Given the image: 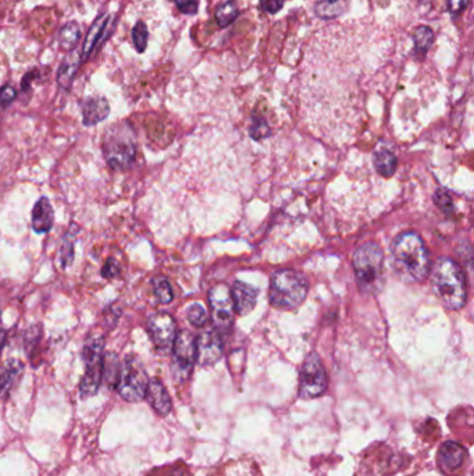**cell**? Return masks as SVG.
<instances>
[{"label":"cell","mask_w":474,"mask_h":476,"mask_svg":"<svg viewBox=\"0 0 474 476\" xmlns=\"http://www.w3.org/2000/svg\"><path fill=\"white\" fill-rule=\"evenodd\" d=\"M392 268L408 283L423 282L430 272V258L422 237L413 232L399 234L391 245Z\"/></svg>","instance_id":"6da1fadb"},{"label":"cell","mask_w":474,"mask_h":476,"mask_svg":"<svg viewBox=\"0 0 474 476\" xmlns=\"http://www.w3.org/2000/svg\"><path fill=\"white\" fill-rule=\"evenodd\" d=\"M431 285L438 299L452 311L466 305L468 288L462 268L449 258H439L431 272Z\"/></svg>","instance_id":"7a4b0ae2"},{"label":"cell","mask_w":474,"mask_h":476,"mask_svg":"<svg viewBox=\"0 0 474 476\" xmlns=\"http://www.w3.org/2000/svg\"><path fill=\"white\" fill-rule=\"evenodd\" d=\"M104 159L110 169L123 172L130 169L137 157V137L127 121L110 126L102 140Z\"/></svg>","instance_id":"3957f363"},{"label":"cell","mask_w":474,"mask_h":476,"mask_svg":"<svg viewBox=\"0 0 474 476\" xmlns=\"http://www.w3.org/2000/svg\"><path fill=\"white\" fill-rule=\"evenodd\" d=\"M358 285L363 292L376 294L384 285V252L377 242L360 245L352 256Z\"/></svg>","instance_id":"277c9868"},{"label":"cell","mask_w":474,"mask_h":476,"mask_svg":"<svg viewBox=\"0 0 474 476\" xmlns=\"http://www.w3.org/2000/svg\"><path fill=\"white\" fill-rule=\"evenodd\" d=\"M308 291V280L300 272L284 269L273 275L269 299L274 308L292 311L305 302Z\"/></svg>","instance_id":"5b68a950"},{"label":"cell","mask_w":474,"mask_h":476,"mask_svg":"<svg viewBox=\"0 0 474 476\" xmlns=\"http://www.w3.org/2000/svg\"><path fill=\"white\" fill-rule=\"evenodd\" d=\"M103 358H104V335L99 332L88 334L83 359L85 364V374L80 383V394L83 398L95 395L102 384L103 376Z\"/></svg>","instance_id":"8992f818"},{"label":"cell","mask_w":474,"mask_h":476,"mask_svg":"<svg viewBox=\"0 0 474 476\" xmlns=\"http://www.w3.org/2000/svg\"><path fill=\"white\" fill-rule=\"evenodd\" d=\"M147 383L149 378L142 362L134 355L127 357L124 364L121 365L120 376L116 386L120 397L130 403L142 401L146 394Z\"/></svg>","instance_id":"52a82bcc"},{"label":"cell","mask_w":474,"mask_h":476,"mask_svg":"<svg viewBox=\"0 0 474 476\" xmlns=\"http://www.w3.org/2000/svg\"><path fill=\"white\" fill-rule=\"evenodd\" d=\"M329 379L322 359L312 352L303 362L299 381V394L302 398H316L324 394Z\"/></svg>","instance_id":"ba28073f"},{"label":"cell","mask_w":474,"mask_h":476,"mask_svg":"<svg viewBox=\"0 0 474 476\" xmlns=\"http://www.w3.org/2000/svg\"><path fill=\"white\" fill-rule=\"evenodd\" d=\"M146 329L154 345V350L159 354L167 355L171 352L177 337V325L170 314L167 312L152 314L147 318Z\"/></svg>","instance_id":"9c48e42d"},{"label":"cell","mask_w":474,"mask_h":476,"mask_svg":"<svg viewBox=\"0 0 474 476\" xmlns=\"http://www.w3.org/2000/svg\"><path fill=\"white\" fill-rule=\"evenodd\" d=\"M173 375L176 381L188 379L196 362V338L190 331L177 333L173 345Z\"/></svg>","instance_id":"30bf717a"},{"label":"cell","mask_w":474,"mask_h":476,"mask_svg":"<svg viewBox=\"0 0 474 476\" xmlns=\"http://www.w3.org/2000/svg\"><path fill=\"white\" fill-rule=\"evenodd\" d=\"M207 298L216 329L227 332L234 323V314H236L230 287L217 285L209 291Z\"/></svg>","instance_id":"8fae6325"},{"label":"cell","mask_w":474,"mask_h":476,"mask_svg":"<svg viewBox=\"0 0 474 476\" xmlns=\"http://www.w3.org/2000/svg\"><path fill=\"white\" fill-rule=\"evenodd\" d=\"M223 354V341L216 328H205L196 338V361L213 365Z\"/></svg>","instance_id":"7c38bea8"},{"label":"cell","mask_w":474,"mask_h":476,"mask_svg":"<svg viewBox=\"0 0 474 476\" xmlns=\"http://www.w3.org/2000/svg\"><path fill=\"white\" fill-rule=\"evenodd\" d=\"M145 398L150 404V407L162 417H166L173 410L171 397L164 387V384L159 379H150L147 383Z\"/></svg>","instance_id":"4fadbf2b"},{"label":"cell","mask_w":474,"mask_h":476,"mask_svg":"<svg viewBox=\"0 0 474 476\" xmlns=\"http://www.w3.org/2000/svg\"><path fill=\"white\" fill-rule=\"evenodd\" d=\"M468 458V451L465 447L455 441H446L441 446L438 453V463L439 467L448 472L452 474L454 471L459 470Z\"/></svg>","instance_id":"5bb4252c"},{"label":"cell","mask_w":474,"mask_h":476,"mask_svg":"<svg viewBox=\"0 0 474 476\" xmlns=\"http://www.w3.org/2000/svg\"><path fill=\"white\" fill-rule=\"evenodd\" d=\"M234 311L239 316H246L256 305L257 291L246 283L236 282L231 288Z\"/></svg>","instance_id":"9a60e30c"},{"label":"cell","mask_w":474,"mask_h":476,"mask_svg":"<svg viewBox=\"0 0 474 476\" xmlns=\"http://www.w3.org/2000/svg\"><path fill=\"white\" fill-rule=\"evenodd\" d=\"M81 110H83L84 124L88 127H92L97 123L103 121L104 119H107L110 113V106L104 97L92 96V97H87L81 103Z\"/></svg>","instance_id":"2e32d148"},{"label":"cell","mask_w":474,"mask_h":476,"mask_svg":"<svg viewBox=\"0 0 474 476\" xmlns=\"http://www.w3.org/2000/svg\"><path fill=\"white\" fill-rule=\"evenodd\" d=\"M54 223V212L48 198H41L32 209V230L38 234L48 233Z\"/></svg>","instance_id":"e0dca14e"},{"label":"cell","mask_w":474,"mask_h":476,"mask_svg":"<svg viewBox=\"0 0 474 476\" xmlns=\"http://www.w3.org/2000/svg\"><path fill=\"white\" fill-rule=\"evenodd\" d=\"M83 63L81 56L77 52H71L64 57L59 67L57 73V84L63 90H70L71 84L74 81V77L80 69V64Z\"/></svg>","instance_id":"ac0fdd59"},{"label":"cell","mask_w":474,"mask_h":476,"mask_svg":"<svg viewBox=\"0 0 474 476\" xmlns=\"http://www.w3.org/2000/svg\"><path fill=\"white\" fill-rule=\"evenodd\" d=\"M107 25H109V17L107 16H100L99 18H96L94 24L91 25L85 42H84V48L81 52V60L85 61L91 57L92 52L95 50L96 47L100 44L102 41V35L107 31Z\"/></svg>","instance_id":"d6986e66"},{"label":"cell","mask_w":474,"mask_h":476,"mask_svg":"<svg viewBox=\"0 0 474 476\" xmlns=\"http://www.w3.org/2000/svg\"><path fill=\"white\" fill-rule=\"evenodd\" d=\"M351 0H320L315 4V13L323 20H334L345 13Z\"/></svg>","instance_id":"ffe728a7"},{"label":"cell","mask_w":474,"mask_h":476,"mask_svg":"<svg viewBox=\"0 0 474 476\" xmlns=\"http://www.w3.org/2000/svg\"><path fill=\"white\" fill-rule=\"evenodd\" d=\"M375 167L381 176L391 177L396 169V156L391 149L379 146L375 150Z\"/></svg>","instance_id":"44dd1931"},{"label":"cell","mask_w":474,"mask_h":476,"mask_svg":"<svg viewBox=\"0 0 474 476\" xmlns=\"http://www.w3.org/2000/svg\"><path fill=\"white\" fill-rule=\"evenodd\" d=\"M23 374V364L17 359L10 361L0 374V395H7Z\"/></svg>","instance_id":"7402d4cb"},{"label":"cell","mask_w":474,"mask_h":476,"mask_svg":"<svg viewBox=\"0 0 474 476\" xmlns=\"http://www.w3.org/2000/svg\"><path fill=\"white\" fill-rule=\"evenodd\" d=\"M80 40H81V27L75 21L66 24L60 30L59 38H57L60 48L64 50H74L77 48Z\"/></svg>","instance_id":"603a6c76"},{"label":"cell","mask_w":474,"mask_h":476,"mask_svg":"<svg viewBox=\"0 0 474 476\" xmlns=\"http://www.w3.org/2000/svg\"><path fill=\"white\" fill-rule=\"evenodd\" d=\"M120 371H121V365H120L119 357L116 354H113V352L104 354L102 381H104L109 387H114L116 388L117 381H119V376H120Z\"/></svg>","instance_id":"cb8c5ba5"},{"label":"cell","mask_w":474,"mask_h":476,"mask_svg":"<svg viewBox=\"0 0 474 476\" xmlns=\"http://www.w3.org/2000/svg\"><path fill=\"white\" fill-rule=\"evenodd\" d=\"M238 17H239V8H238L236 0L226 1L216 11V21H217L219 27H221V28H226L230 24H233Z\"/></svg>","instance_id":"d4e9b609"},{"label":"cell","mask_w":474,"mask_h":476,"mask_svg":"<svg viewBox=\"0 0 474 476\" xmlns=\"http://www.w3.org/2000/svg\"><path fill=\"white\" fill-rule=\"evenodd\" d=\"M413 41H415L416 54L425 56L434 42V31L427 25H420L419 28L415 30Z\"/></svg>","instance_id":"484cf974"},{"label":"cell","mask_w":474,"mask_h":476,"mask_svg":"<svg viewBox=\"0 0 474 476\" xmlns=\"http://www.w3.org/2000/svg\"><path fill=\"white\" fill-rule=\"evenodd\" d=\"M152 287H153V294L160 304H170L173 301L174 298L173 288L166 278L163 276L154 278L152 280Z\"/></svg>","instance_id":"4316f807"},{"label":"cell","mask_w":474,"mask_h":476,"mask_svg":"<svg viewBox=\"0 0 474 476\" xmlns=\"http://www.w3.org/2000/svg\"><path fill=\"white\" fill-rule=\"evenodd\" d=\"M59 261L63 268H67L74 261V236L71 233H67L63 239V245L59 252Z\"/></svg>","instance_id":"83f0119b"},{"label":"cell","mask_w":474,"mask_h":476,"mask_svg":"<svg viewBox=\"0 0 474 476\" xmlns=\"http://www.w3.org/2000/svg\"><path fill=\"white\" fill-rule=\"evenodd\" d=\"M187 318L195 328H203L207 321V312L200 304H192L187 309Z\"/></svg>","instance_id":"f1b7e54d"},{"label":"cell","mask_w":474,"mask_h":476,"mask_svg":"<svg viewBox=\"0 0 474 476\" xmlns=\"http://www.w3.org/2000/svg\"><path fill=\"white\" fill-rule=\"evenodd\" d=\"M147 38H149V32H147L146 24L143 21H138L135 27L133 28V42L140 53L145 52V49L147 47Z\"/></svg>","instance_id":"f546056e"},{"label":"cell","mask_w":474,"mask_h":476,"mask_svg":"<svg viewBox=\"0 0 474 476\" xmlns=\"http://www.w3.org/2000/svg\"><path fill=\"white\" fill-rule=\"evenodd\" d=\"M146 476H190V472L186 465H169L156 468Z\"/></svg>","instance_id":"4dcf8cb0"},{"label":"cell","mask_w":474,"mask_h":476,"mask_svg":"<svg viewBox=\"0 0 474 476\" xmlns=\"http://www.w3.org/2000/svg\"><path fill=\"white\" fill-rule=\"evenodd\" d=\"M250 134H252V137H253L255 140H259V138H263V137L270 136L269 124L266 123V120H265L263 117H253Z\"/></svg>","instance_id":"1f68e13d"},{"label":"cell","mask_w":474,"mask_h":476,"mask_svg":"<svg viewBox=\"0 0 474 476\" xmlns=\"http://www.w3.org/2000/svg\"><path fill=\"white\" fill-rule=\"evenodd\" d=\"M120 272H121L120 263L114 258H109L100 273L104 279H114L120 275Z\"/></svg>","instance_id":"d6a6232c"},{"label":"cell","mask_w":474,"mask_h":476,"mask_svg":"<svg viewBox=\"0 0 474 476\" xmlns=\"http://www.w3.org/2000/svg\"><path fill=\"white\" fill-rule=\"evenodd\" d=\"M17 96V91L13 85L6 84L0 88V107H7Z\"/></svg>","instance_id":"836d02e7"},{"label":"cell","mask_w":474,"mask_h":476,"mask_svg":"<svg viewBox=\"0 0 474 476\" xmlns=\"http://www.w3.org/2000/svg\"><path fill=\"white\" fill-rule=\"evenodd\" d=\"M176 6L184 14H195L199 7L198 0H176Z\"/></svg>","instance_id":"e575fe53"},{"label":"cell","mask_w":474,"mask_h":476,"mask_svg":"<svg viewBox=\"0 0 474 476\" xmlns=\"http://www.w3.org/2000/svg\"><path fill=\"white\" fill-rule=\"evenodd\" d=\"M260 7L262 10L274 14L284 7V0H260Z\"/></svg>","instance_id":"d590c367"},{"label":"cell","mask_w":474,"mask_h":476,"mask_svg":"<svg viewBox=\"0 0 474 476\" xmlns=\"http://www.w3.org/2000/svg\"><path fill=\"white\" fill-rule=\"evenodd\" d=\"M470 0H448V11L454 16H458L459 13H462Z\"/></svg>","instance_id":"8d00e7d4"},{"label":"cell","mask_w":474,"mask_h":476,"mask_svg":"<svg viewBox=\"0 0 474 476\" xmlns=\"http://www.w3.org/2000/svg\"><path fill=\"white\" fill-rule=\"evenodd\" d=\"M4 338H6V331L3 328L1 316H0V352H1V348H3V344H4Z\"/></svg>","instance_id":"74e56055"}]
</instances>
